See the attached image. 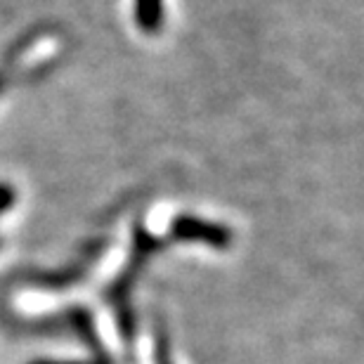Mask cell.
Returning <instances> with one entry per match:
<instances>
[{"mask_svg": "<svg viewBox=\"0 0 364 364\" xmlns=\"http://www.w3.org/2000/svg\"><path fill=\"white\" fill-rule=\"evenodd\" d=\"M159 249V242L154 237L149 235L147 230L142 228H135V235H133V251H130V260L126 265V270L123 274L112 284V289H109V301L114 303L116 308V315L123 322V333L130 338V289H133V284L137 279V274H140L142 265L147 263L149 256Z\"/></svg>", "mask_w": 364, "mask_h": 364, "instance_id": "1", "label": "cell"}, {"mask_svg": "<svg viewBox=\"0 0 364 364\" xmlns=\"http://www.w3.org/2000/svg\"><path fill=\"white\" fill-rule=\"evenodd\" d=\"M171 235L176 242L208 244L213 249H228L232 244V232L225 225L201 220L194 215H178L171 225Z\"/></svg>", "mask_w": 364, "mask_h": 364, "instance_id": "2", "label": "cell"}, {"mask_svg": "<svg viewBox=\"0 0 364 364\" xmlns=\"http://www.w3.org/2000/svg\"><path fill=\"white\" fill-rule=\"evenodd\" d=\"M164 0H135V19L144 33L154 36L164 26Z\"/></svg>", "mask_w": 364, "mask_h": 364, "instance_id": "3", "label": "cell"}, {"mask_svg": "<svg viewBox=\"0 0 364 364\" xmlns=\"http://www.w3.org/2000/svg\"><path fill=\"white\" fill-rule=\"evenodd\" d=\"M14 199H17V192H14V187L7 185V182H0V213L10 210L14 206Z\"/></svg>", "mask_w": 364, "mask_h": 364, "instance_id": "4", "label": "cell"}, {"mask_svg": "<svg viewBox=\"0 0 364 364\" xmlns=\"http://www.w3.org/2000/svg\"><path fill=\"white\" fill-rule=\"evenodd\" d=\"M33 364H107V360H92V362H33Z\"/></svg>", "mask_w": 364, "mask_h": 364, "instance_id": "5", "label": "cell"}, {"mask_svg": "<svg viewBox=\"0 0 364 364\" xmlns=\"http://www.w3.org/2000/svg\"><path fill=\"white\" fill-rule=\"evenodd\" d=\"M5 88V71H0V90Z\"/></svg>", "mask_w": 364, "mask_h": 364, "instance_id": "6", "label": "cell"}, {"mask_svg": "<svg viewBox=\"0 0 364 364\" xmlns=\"http://www.w3.org/2000/svg\"><path fill=\"white\" fill-rule=\"evenodd\" d=\"M161 364H171V362L168 360H161Z\"/></svg>", "mask_w": 364, "mask_h": 364, "instance_id": "7", "label": "cell"}]
</instances>
